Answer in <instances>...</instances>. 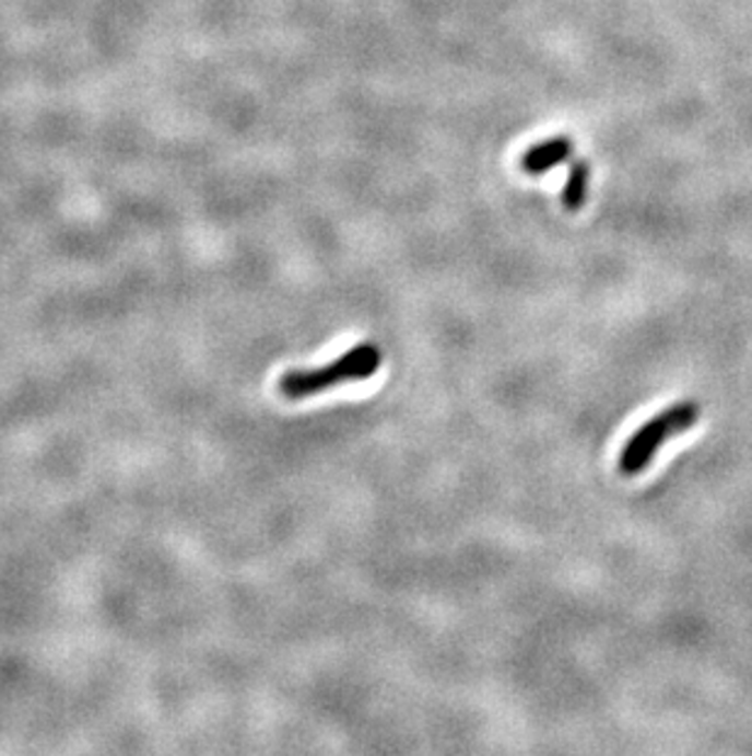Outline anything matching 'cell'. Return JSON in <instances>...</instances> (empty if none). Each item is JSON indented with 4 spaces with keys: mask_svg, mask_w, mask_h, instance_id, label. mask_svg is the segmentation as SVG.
<instances>
[{
    "mask_svg": "<svg viewBox=\"0 0 752 756\" xmlns=\"http://www.w3.org/2000/svg\"><path fill=\"white\" fill-rule=\"evenodd\" d=\"M698 417H702V404L694 399H686V402H677L670 409H665L657 414V417L647 419L623 445V451L619 455L621 475H625V478L641 475L647 465L653 463L657 451L662 449V443L667 439L677 437V433H684L692 429L698 421Z\"/></svg>",
    "mask_w": 752,
    "mask_h": 756,
    "instance_id": "obj_2",
    "label": "cell"
},
{
    "mask_svg": "<svg viewBox=\"0 0 752 756\" xmlns=\"http://www.w3.org/2000/svg\"><path fill=\"white\" fill-rule=\"evenodd\" d=\"M381 360H384L381 348L372 344V340H364V344L350 348L348 353L330 360L328 365H322V368L284 372L277 385L279 395L296 402V399L320 395V392H328L332 387H340L344 385V382L369 380L379 372Z\"/></svg>",
    "mask_w": 752,
    "mask_h": 756,
    "instance_id": "obj_1",
    "label": "cell"
},
{
    "mask_svg": "<svg viewBox=\"0 0 752 756\" xmlns=\"http://www.w3.org/2000/svg\"><path fill=\"white\" fill-rule=\"evenodd\" d=\"M589 179H591L589 162L587 160H574L569 164L567 184H564V189H562V206L569 213L581 211V206H584V201H587V194H589Z\"/></svg>",
    "mask_w": 752,
    "mask_h": 756,
    "instance_id": "obj_4",
    "label": "cell"
},
{
    "mask_svg": "<svg viewBox=\"0 0 752 756\" xmlns=\"http://www.w3.org/2000/svg\"><path fill=\"white\" fill-rule=\"evenodd\" d=\"M572 150H574L572 138H567V135H557V138L532 144L524 158H520V170L530 174V177H540V174H545L550 170L560 167L562 162H567Z\"/></svg>",
    "mask_w": 752,
    "mask_h": 756,
    "instance_id": "obj_3",
    "label": "cell"
}]
</instances>
